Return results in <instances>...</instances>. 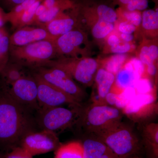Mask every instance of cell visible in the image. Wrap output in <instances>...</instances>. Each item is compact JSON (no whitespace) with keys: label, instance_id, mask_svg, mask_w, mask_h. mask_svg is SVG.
Masks as SVG:
<instances>
[{"label":"cell","instance_id":"6da1fadb","mask_svg":"<svg viewBox=\"0 0 158 158\" xmlns=\"http://www.w3.org/2000/svg\"><path fill=\"white\" fill-rule=\"evenodd\" d=\"M33 119L25 107L11 97L8 86L0 80V147L20 141L32 131Z\"/></svg>","mask_w":158,"mask_h":158},{"label":"cell","instance_id":"7a4b0ae2","mask_svg":"<svg viewBox=\"0 0 158 158\" xmlns=\"http://www.w3.org/2000/svg\"><path fill=\"white\" fill-rule=\"evenodd\" d=\"M57 56L54 40H44L27 45L9 47V62L25 67L44 66Z\"/></svg>","mask_w":158,"mask_h":158},{"label":"cell","instance_id":"3957f363","mask_svg":"<svg viewBox=\"0 0 158 158\" xmlns=\"http://www.w3.org/2000/svg\"><path fill=\"white\" fill-rule=\"evenodd\" d=\"M94 135L120 158L131 157L140 149L139 140L133 130L121 122Z\"/></svg>","mask_w":158,"mask_h":158},{"label":"cell","instance_id":"277c9868","mask_svg":"<svg viewBox=\"0 0 158 158\" xmlns=\"http://www.w3.org/2000/svg\"><path fill=\"white\" fill-rule=\"evenodd\" d=\"M61 69L73 80L85 86H91L99 68L98 59L91 57L80 58L59 57L49 61L44 66Z\"/></svg>","mask_w":158,"mask_h":158},{"label":"cell","instance_id":"5b68a950","mask_svg":"<svg viewBox=\"0 0 158 158\" xmlns=\"http://www.w3.org/2000/svg\"><path fill=\"white\" fill-rule=\"evenodd\" d=\"M122 110L105 104L93 103L80 118L86 130L96 135L121 122Z\"/></svg>","mask_w":158,"mask_h":158},{"label":"cell","instance_id":"8992f818","mask_svg":"<svg viewBox=\"0 0 158 158\" xmlns=\"http://www.w3.org/2000/svg\"><path fill=\"white\" fill-rule=\"evenodd\" d=\"M57 56L68 58L90 57L91 47L88 35L83 29H74L54 40Z\"/></svg>","mask_w":158,"mask_h":158},{"label":"cell","instance_id":"52a82bcc","mask_svg":"<svg viewBox=\"0 0 158 158\" xmlns=\"http://www.w3.org/2000/svg\"><path fill=\"white\" fill-rule=\"evenodd\" d=\"M80 109V107L69 109L58 106L39 110L38 123L42 130L56 134L80 120L81 114Z\"/></svg>","mask_w":158,"mask_h":158},{"label":"cell","instance_id":"ba28073f","mask_svg":"<svg viewBox=\"0 0 158 158\" xmlns=\"http://www.w3.org/2000/svg\"><path fill=\"white\" fill-rule=\"evenodd\" d=\"M36 73L41 78L81 102L86 93L71 77L61 69L54 67H37Z\"/></svg>","mask_w":158,"mask_h":158},{"label":"cell","instance_id":"9c48e42d","mask_svg":"<svg viewBox=\"0 0 158 158\" xmlns=\"http://www.w3.org/2000/svg\"><path fill=\"white\" fill-rule=\"evenodd\" d=\"M34 76L37 83L39 110L66 104L73 107H81V103L46 81L37 73L34 74Z\"/></svg>","mask_w":158,"mask_h":158},{"label":"cell","instance_id":"30bf717a","mask_svg":"<svg viewBox=\"0 0 158 158\" xmlns=\"http://www.w3.org/2000/svg\"><path fill=\"white\" fill-rule=\"evenodd\" d=\"M20 144L33 156L56 151L60 145L57 134L45 130L30 132L22 139Z\"/></svg>","mask_w":158,"mask_h":158},{"label":"cell","instance_id":"8fae6325","mask_svg":"<svg viewBox=\"0 0 158 158\" xmlns=\"http://www.w3.org/2000/svg\"><path fill=\"white\" fill-rule=\"evenodd\" d=\"M8 90L10 95L18 102L27 108L39 110L37 103V85L35 78L24 76L11 86Z\"/></svg>","mask_w":158,"mask_h":158},{"label":"cell","instance_id":"7c38bea8","mask_svg":"<svg viewBox=\"0 0 158 158\" xmlns=\"http://www.w3.org/2000/svg\"><path fill=\"white\" fill-rule=\"evenodd\" d=\"M40 27L44 28L52 36L56 38L74 29L81 28L79 4L75 8L65 11Z\"/></svg>","mask_w":158,"mask_h":158},{"label":"cell","instance_id":"4fadbf2b","mask_svg":"<svg viewBox=\"0 0 158 158\" xmlns=\"http://www.w3.org/2000/svg\"><path fill=\"white\" fill-rule=\"evenodd\" d=\"M56 38L42 27L27 26L16 29L9 36V43L10 45L22 46L41 40H54Z\"/></svg>","mask_w":158,"mask_h":158},{"label":"cell","instance_id":"5bb4252c","mask_svg":"<svg viewBox=\"0 0 158 158\" xmlns=\"http://www.w3.org/2000/svg\"><path fill=\"white\" fill-rule=\"evenodd\" d=\"M79 12L81 24L94 20H102L115 24L118 20L117 11L104 4H79Z\"/></svg>","mask_w":158,"mask_h":158},{"label":"cell","instance_id":"9a60e30c","mask_svg":"<svg viewBox=\"0 0 158 158\" xmlns=\"http://www.w3.org/2000/svg\"><path fill=\"white\" fill-rule=\"evenodd\" d=\"M130 58L116 75L111 92L120 94L127 88H135L142 75Z\"/></svg>","mask_w":158,"mask_h":158},{"label":"cell","instance_id":"2e32d148","mask_svg":"<svg viewBox=\"0 0 158 158\" xmlns=\"http://www.w3.org/2000/svg\"><path fill=\"white\" fill-rule=\"evenodd\" d=\"M155 97L153 92L140 94L133 97L122 110L128 116L133 118L142 117L153 108Z\"/></svg>","mask_w":158,"mask_h":158},{"label":"cell","instance_id":"e0dca14e","mask_svg":"<svg viewBox=\"0 0 158 158\" xmlns=\"http://www.w3.org/2000/svg\"><path fill=\"white\" fill-rule=\"evenodd\" d=\"M116 78V75L105 69L99 67L98 69L94 82L97 88V98L93 103L106 104L105 98L112 89Z\"/></svg>","mask_w":158,"mask_h":158},{"label":"cell","instance_id":"ac0fdd59","mask_svg":"<svg viewBox=\"0 0 158 158\" xmlns=\"http://www.w3.org/2000/svg\"><path fill=\"white\" fill-rule=\"evenodd\" d=\"M136 49V57L144 64V67L152 64H158L157 38H143L141 44Z\"/></svg>","mask_w":158,"mask_h":158},{"label":"cell","instance_id":"d6986e66","mask_svg":"<svg viewBox=\"0 0 158 158\" xmlns=\"http://www.w3.org/2000/svg\"><path fill=\"white\" fill-rule=\"evenodd\" d=\"M141 29L143 38H157L158 34V8L156 10L148 9L141 12Z\"/></svg>","mask_w":158,"mask_h":158},{"label":"cell","instance_id":"ffe728a7","mask_svg":"<svg viewBox=\"0 0 158 158\" xmlns=\"http://www.w3.org/2000/svg\"><path fill=\"white\" fill-rule=\"evenodd\" d=\"M84 23L90 29L93 38L98 41L105 40L116 28V24L102 20H94Z\"/></svg>","mask_w":158,"mask_h":158},{"label":"cell","instance_id":"44dd1931","mask_svg":"<svg viewBox=\"0 0 158 158\" xmlns=\"http://www.w3.org/2000/svg\"><path fill=\"white\" fill-rule=\"evenodd\" d=\"M82 144L84 158H100L110 150L103 142L97 138L86 139Z\"/></svg>","mask_w":158,"mask_h":158},{"label":"cell","instance_id":"7402d4cb","mask_svg":"<svg viewBox=\"0 0 158 158\" xmlns=\"http://www.w3.org/2000/svg\"><path fill=\"white\" fill-rule=\"evenodd\" d=\"M131 57L128 54H113L103 59H98V61L100 67L116 75Z\"/></svg>","mask_w":158,"mask_h":158},{"label":"cell","instance_id":"603a6c76","mask_svg":"<svg viewBox=\"0 0 158 158\" xmlns=\"http://www.w3.org/2000/svg\"><path fill=\"white\" fill-rule=\"evenodd\" d=\"M55 158H84L82 142L73 141L60 144L56 149Z\"/></svg>","mask_w":158,"mask_h":158},{"label":"cell","instance_id":"cb8c5ba5","mask_svg":"<svg viewBox=\"0 0 158 158\" xmlns=\"http://www.w3.org/2000/svg\"><path fill=\"white\" fill-rule=\"evenodd\" d=\"M22 66L9 62L2 71L0 73L1 79L8 86H11L15 82L25 76L21 70Z\"/></svg>","mask_w":158,"mask_h":158},{"label":"cell","instance_id":"d4e9b609","mask_svg":"<svg viewBox=\"0 0 158 158\" xmlns=\"http://www.w3.org/2000/svg\"><path fill=\"white\" fill-rule=\"evenodd\" d=\"M44 0H38L34 3L28 9L26 10L16 21L13 28H19L27 26L33 25L34 23V15L38 6Z\"/></svg>","mask_w":158,"mask_h":158},{"label":"cell","instance_id":"484cf974","mask_svg":"<svg viewBox=\"0 0 158 158\" xmlns=\"http://www.w3.org/2000/svg\"><path fill=\"white\" fill-rule=\"evenodd\" d=\"M38 0H24L20 4L15 6L8 12H6L7 22L11 24L13 27L16 21L26 10L28 9L34 3Z\"/></svg>","mask_w":158,"mask_h":158},{"label":"cell","instance_id":"4316f807","mask_svg":"<svg viewBox=\"0 0 158 158\" xmlns=\"http://www.w3.org/2000/svg\"><path fill=\"white\" fill-rule=\"evenodd\" d=\"M158 124L152 123L148 125L144 129L145 139L152 151L156 158L158 156Z\"/></svg>","mask_w":158,"mask_h":158},{"label":"cell","instance_id":"83f0119b","mask_svg":"<svg viewBox=\"0 0 158 158\" xmlns=\"http://www.w3.org/2000/svg\"><path fill=\"white\" fill-rule=\"evenodd\" d=\"M136 47L133 42L121 43L112 47H104L103 53L104 54H127L136 51Z\"/></svg>","mask_w":158,"mask_h":158},{"label":"cell","instance_id":"f1b7e54d","mask_svg":"<svg viewBox=\"0 0 158 158\" xmlns=\"http://www.w3.org/2000/svg\"><path fill=\"white\" fill-rule=\"evenodd\" d=\"M9 33L0 38V73L9 61Z\"/></svg>","mask_w":158,"mask_h":158},{"label":"cell","instance_id":"f546056e","mask_svg":"<svg viewBox=\"0 0 158 158\" xmlns=\"http://www.w3.org/2000/svg\"><path fill=\"white\" fill-rule=\"evenodd\" d=\"M118 20L127 21L135 26L138 31L140 28L141 23V12L138 11H125L121 9L117 11Z\"/></svg>","mask_w":158,"mask_h":158},{"label":"cell","instance_id":"4dcf8cb0","mask_svg":"<svg viewBox=\"0 0 158 158\" xmlns=\"http://www.w3.org/2000/svg\"><path fill=\"white\" fill-rule=\"evenodd\" d=\"M148 6V0H132L123 10L127 11H142L146 10Z\"/></svg>","mask_w":158,"mask_h":158},{"label":"cell","instance_id":"1f68e13d","mask_svg":"<svg viewBox=\"0 0 158 158\" xmlns=\"http://www.w3.org/2000/svg\"><path fill=\"white\" fill-rule=\"evenodd\" d=\"M4 158H34V156L20 146L12 148Z\"/></svg>","mask_w":158,"mask_h":158},{"label":"cell","instance_id":"d6a6232c","mask_svg":"<svg viewBox=\"0 0 158 158\" xmlns=\"http://www.w3.org/2000/svg\"><path fill=\"white\" fill-rule=\"evenodd\" d=\"M118 24L117 26L118 32L124 34H132L133 33L138 31L135 26L127 21H118Z\"/></svg>","mask_w":158,"mask_h":158},{"label":"cell","instance_id":"836d02e7","mask_svg":"<svg viewBox=\"0 0 158 158\" xmlns=\"http://www.w3.org/2000/svg\"><path fill=\"white\" fill-rule=\"evenodd\" d=\"M106 44L104 47H112L117 45L122 42L119 35L115 33H111L105 40Z\"/></svg>","mask_w":158,"mask_h":158},{"label":"cell","instance_id":"e575fe53","mask_svg":"<svg viewBox=\"0 0 158 158\" xmlns=\"http://www.w3.org/2000/svg\"><path fill=\"white\" fill-rule=\"evenodd\" d=\"M24 0H0L2 4L6 9L10 11L15 6L23 2Z\"/></svg>","mask_w":158,"mask_h":158},{"label":"cell","instance_id":"d590c367","mask_svg":"<svg viewBox=\"0 0 158 158\" xmlns=\"http://www.w3.org/2000/svg\"><path fill=\"white\" fill-rule=\"evenodd\" d=\"M119 36L121 40L125 42H133V40L134 39V36H133L132 34L120 33Z\"/></svg>","mask_w":158,"mask_h":158},{"label":"cell","instance_id":"8d00e7d4","mask_svg":"<svg viewBox=\"0 0 158 158\" xmlns=\"http://www.w3.org/2000/svg\"><path fill=\"white\" fill-rule=\"evenodd\" d=\"M47 9L46 8L45 6L42 4V3H40V5L38 6L37 9H36V11H35V15H34V23L35 20L37 17H39L40 15L43 14L44 11H46ZM33 24H34V23H33Z\"/></svg>","mask_w":158,"mask_h":158},{"label":"cell","instance_id":"74e56055","mask_svg":"<svg viewBox=\"0 0 158 158\" xmlns=\"http://www.w3.org/2000/svg\"><path fill=\"white\" fill-rule=\"evenodd\" d=\"M6 12L0 6V28L4 27L5 24L7 23L6 17Z\"/></svg>","mask_w":158,"mask_h":158},{"label":"cell","instance_id":"f35d334b","mask_svg":"<svg viewBox=\"0 0 158 158\" xmlns=\"http://www.w3.org/2000/svg\"><path fill=\"white\" fill-rule=\"evenodd\" d=\"M114 3L123 8L129 3L132 0H113Z\"/></svg>","mask_w":158,"mask_h":158},{"label":"cell","instance_id":"ab89813d","mask_svg":"<svg viewBox=\"0 0 158 158\" xmlns=\"http://www.w3.org/2000/svg\"><path fill=\"white\" fill-rule=\"evenodd\" d=\"M116 156H117L115 155L111 150H110L100 158H115Z\"/></svg>","mask_w":158,"mask_h":158},{"label":"cell","instance_id":"60d3db41","mask_svg":"<svg viewBox=\"0 0 158 158\" xmlns=\"http://www.w3.org/2000/svg\"><path fill=\"white\" fill-rule=\"evenodd\" d=\"M8 32L5 27L0 28V38L4 35L8 34Z\"/></svg>","mask_w":158,"mask_h":158},{"label":"cell","instance_id":"b9f144b4","mask_svg":"<svg viewBox=\"0 0 158 158\" xmlns=\"http://www.w3.org/2000/svg\"><path fill=\"white\" fill-rule=\"evenodd\" d=\"M156 4H157V5L158 4V0H153Z\"/></svg>","mask_w":158,"mask_h":158},{"label":"cell","instance_id":"7bdbcfd3","mask_svg":"<svg viewBox=\"0 0 158 158\" xmlns=\"http://www.w3.org/2000/svg\"><path fill=\"white\" fill-rule=\"evenodd\" d=\"M0 158H4V156H3L2 155L1 153H0Z\"/></svg>","mask_w":158,"mask_h":158},{"label":"cell","instance_id":"ee69618b","mask_svg":"<svg viewBox=\"0 0 158 158\" xmlns=\"http://www.w3.org/2000/svg\"><path fill=\"white\" fill-rule=\"evenodd\" d=\"M129 158H139L138 157H130Z\"/></svg>","mask_w":158,"mask_h":158},{"label":"cell","instance_id":"f6af8a7d","mask_svg":"<svg viewBox=\"0 0 158 158\" xmlns=\"http://www.w3.org/2000/svg\"><path fill=\"white\" fill-rule=\"evenodd\" d=\"M115 158H119V157H118L116 156V157Z\"/></svg>","mask_w":158,"mask_h":158},{"label":"cell","instance_id":"bcb514c9","mask_svg":"<svg viewBox=\"0 0 158 158\" xmlns=\"http://www.w3.org/2000/svg\"><path fill=\"white\" fill-rule=\"evenodd\" d=\"M84 1H85V2H86V1H88V0H84Z\"/></svg>","mask_w":158,"mask_h":158}]
</instances>
